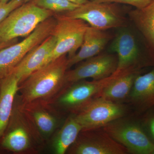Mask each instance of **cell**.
<instances>
[{
  "label": "cell",
  "mask_w": 154,
  "mask_h": 154,
  "mask_svg": "<svg viewBox=\"0 0 154 154\" xmlns=\"http://www.w3.org/2000/svg\"><path fill=\"white\" fill-rule=\"evenodd\" d=\"M152 154H154V151L152 153Z\"/></svg>",
  "instance_id": "obj_29"
},
{
  "label": "cell",
  "mask_w": 154,
  "mask_h": 154,
  "mask_svg": "<svg viewBox=\"0 0 154 154\" xmlns=\"http://www.w3.org/2000/svg\"><path fill=\"white\" fill-rule=\"evenodd\" d=\"M19 87V80L13 72L0 80V140L11 118Z\"/></svg>",
  "instance_id": "obj_18"
},
{
  "label": "cell",
  "mask_w": 154,
  "mask_h": 154,
  "mask_svg": "<svg viewBox=\"0 0 154 154\" xmlns=\"http://www.w3.org/2000/svg\"><path fill=\"white\" fill-rule=\"evenodd\" d=\"M140 121L149 138L154 144V107L143 113Z\"/></svg>",
  "instance_id": "obj_22"
},
{
  "label": "cell",
  "mask_w": 154,
  "mask_h": 154,
  "mask_svg": "<svg viewBox=\"0 0 154 154\" xmlns=\"http://www.w3.org/2000/svg\"><path fill=\"white\" fill-rule=\"evenodd\" d=\"M118 73L115 72L102 79L81 80L65 86L49 103L61 113L75 114L115 79Z\"/></svg>",
  "instance_id": "obj_4"
},
{
  "label": "cell",
  "mask_w": 154,
  "mask_h": 154,
  "mask_svg": "<svg viewBox=\"0 0 154 154\" xmlns=\"http://www.w3.org/2000/svg\"><path fill=\"white\" fill-rule=\"evenodd\" d=\"M23 3V2L18 0H11L5 4L0 5V23L12 11Z\"/></svg>",
  "instance_id": "obj_24"
},
{
  "label": "cell",
  "mask_w": 154,
  "mask_h": 154,
  "mask_svg": "<svg viewBox=\"0 0 154 154\" xmlns=\"http://www.w3.org/2000/svg\"><path fill=\"white\" fill-rule=\"evenodd\" d=\"M17 41H18V38L14 39V40H12V41L8 42H0V50L5 48V47H8L9 45H11L16 43L17 42Z\"/></svg>",
  "instance_id": "obj_25"
},
{
  "label": "cell",
  "mask_w": 154,
  "mask_h": 154,
  "mask_svg": "<svg viewBox=\"0 0 154 154\" xmlns=\"http://www.w3.org/2000/svg\"><path fill=\"white\" fill-rule=\"evenodd\" d=\"M96 2L111 3L130 5L135 8L141 9L150 4L154 0H89Z\"/></svg>",
  "instance_id": "obj_23"
},
{
  "label": "cell",
  "mask_w": 154,
  "mask_h": 154,
  "mask_svg": "<svg viewBox=\"0 0 154 154\" xmlns=\"http://www.w3.org/2000/svg\"><path fill=\"white\" fill-rule=\"evenodd\" d=\"M22 105L38 131L47 142L61 126L62 113L48 102H34Z\"/></svg>",
  "instance_id": "obj_13"
},
{
  "label": "cell",
  "mask_w": 154,
  "mask_h": 154,
  "mask_svg": "<svg viewBox=\"0 0 154 154\" xmlns=\"http://www.w3.org/2000/svg\"><path fill=\"white\" fill-rule=\"evenodd\" d=\"M67 54L41 67L19 85V95L23 104L49 103L64 88L68 70Z\"/></svg>",
  "instance_id": "obj_1"
},
{
  "label": "cell",
  "mask_w": 154,
  "mask_h": 154,
  "mask_svg": "<svg viewBox=\"0 0 154 154\" xmlns=\"http://www.w3.org/2000/svg\"><path fill=\"white\" fill-rule=\"evenodd\" d=\"M70 154H126L127 149L102 128L82 131L66 152Z\"/></svg>",
  "instance_id": "obj_11"
},
{
  "label": "cell",
  "mask_w": 154,
  "mask_h": 154,
  "mask_svg": "<svg viewBox=\"0 0 154 154\" xmlns=\"http://www.w3.org/2000/svg\"><path fill=\"white\" fill-rule=\"evenodd\" d=\"M82 131V127L74 114L69 116L53 136L51 145L54 152L56 154L66 153Z\"/></svg>",
  "instance_id": "obj_20"
},
{
  "label": "cell",
  "mask_w": 154,
  "mask_h": 154,
  "mask_svg": "<svg viewBox=\"0 0 154 154\" xmlns=\"http://www.w3.org/2000/svg\"><path fill=\"white\" fill-rule=\"evenodd\" d=\"M42 8L48 10L55 14H62L72 11L78 5L68 0H30Z\"/></svg>",
  "instance_id": "obj_21"
},
{
  "label": "cell",
  "mask_w": 154,
  "mask_h": 154,
  "mask_svg": "<svg viewBox=\"0 0 154 154\" xmlns=\"http://www.w3.org/2000/svg\"><path fill=\"white\" fill-rule=\"evenodd\" d=\"M79 63L75 68L66 71L64 88L88 78L98 80L110 76L117 69L118 58L114 54L101 53Z\"/></svg>",
  "instance_id": "obj_12"
},
{
  "label": "cell",
  "mask_w": 154,
  "mask_h": 154,
  "mask_svg": "<svg viewBox=\"0 0 154 154\" xmlns=\"http://www.w3.org/2000/svg\"><path fill=\"white\" fill-rule=\"evenodd\" d=\"M54 16L56 23L52 35L55 36L56 42L45 65L64 54H68V58L73 56L81 47L89 26L82 20L69 18L62 14H55Z\"/></svg>",
  "instance_id": "obj_8"
},
{
  "label": "cell",
  "mask_w": 154,
  "mask_h": 154,
  "mask_svg": "<svg viewBox=\"0 0 154 154\" xmlns=\"http://www.w3.org/2000/svg\"><path fill=\"white\" fill-rule=\"evenodd\" d=\"M127 108L122 103L94 98L77 113L75 118L82 131L102 128L111 122L125 116Z\"/></svg>",
  "instance_id": "obj_10"
},
{
  "label": "cell",
  "mask_w": 154,
  "mask_h": 154,
  "mask_svg": "<svg viewBox=\"0 0 154 154\" xmlns=\"http://www.w3.org/2000/svg\"><path fill=\"white\" fill-rule=\"evenodd\" d=\"M69 2L78 5H82L84 4H86L89 2V0H68Z\"/></svg>",
  "instance_id": "obj_26"
},
{
  "label": "cell",
  "mask_w": 154,
  "mask_h": 154,
  "mask_svg": "<svg viewBox=\"0 0 154 154\" xmlns=\"http://www.w3.org/2000/svg\"><path fill=\"white\" fill-rule=\"evenodd\" d=\"M66 17L80 19L89 26L102 30L125 27L126 19L115 3L89 1L72 11L62 13Z\"/></svg>",
  "instance_id": "obj_7"
},
{
  "label": "cell",
  "mask_w": 154,
  "mask_h": 154,
  "mask_svg": "<svg viewBox=\"0 0 154 154\" xmlns=\"http://www.w3.org/2000/svg\"><path fill=\"white\" fill-rule=\"evenodd\" d=\"M56 23L54 16L42 22L22 41L0 50V80L12 72L31 50L52 35Z\"/></svg>",
  "instance_id": "obj_6"
},
{
  "label": "cell",
  "mask_w": 154,
  "mask_h": 154,
  "mask_svg": "<svg viewBox=\"0 0 154 154\" xmlns=\"http://www.w3.org/2000/svg\"><path fill=\"white\" fill-rule=\"evenodd\" d=\"M56 42L55 36L50 35L31 50L22 59L12 72L18 78L19 85L32 73L46 64L48 59L54 48Z\"/></svg>",
  "instance_id": "obj_14"
},
{
  "label": "cell",
  "mask_w": 154,
  "mask_h": 154,
  "mask_svg": "<svg viewBox=\"0 0 154 154\" xmlns=\"http://www.w3.org/2000/svg\"><path fill=\"white\" fill-rule=\"evenodd\" d=\"M9 0H0V5L5 4L9 2Z\"/></svg>",
  "instance_id": "obj_27"
},
{
  "label": "cell",
  "mask_w": 154,
  "mask_h": 154,
  "mask_svg": "<svg viewBox=\"0 0 154 154\" xmlns=\"http://www.w3.org/2000/svg\"><path fill=\"white\" fill-rule=\"evenodd\" d=\"M46 142L17 94L8 124L0 140L1 148L16 154L37 153Z\"/></svg>",
  "instance_id": "obj_2"
},
{
  "label": "cell",
  "mask_w": 154,
  "mask_h": 154,
  "mask_svg": "<svg viewBox=\"0 0 154 154\" xmlns=\"http://www.w3.org/2000/svg\"><path fill=\"white\" fill-rule=\"evenodd\" d=\"M102 128L124 146L128 153L152 154L154 151V144L146 133L140 120L124 116L111 122Z\"/></svg>",
  "instance_id": "obj_5"
},
{
  "label": "cell",
  "mask_w": 154,
  "mask_h": 154,
  "mask_svg": "<svg viewBox=\"0 0 154 154\" xmlns=\"http://www.w3.org/2000/svg\"><path fill=\"white\" fill-rule=\"evenodd\" d=\"M18 1H21V2H23L24 3H25L29 2V1H30V0H18Z\"/></svg>",
  "instance_id": "obj_28"
},
{
  "label": "cell",
  "mask_w": 154,
  "mask_h": 154,
  "mask_svg": "<svg viewBox=\"0 0 154 154\" xmlns=\"http://www.w3.org/2000/svg\"><path fill=\"white\" fill-rule=\"evenodd\" d=\"M141 69L136 66H131L118 71V75L115 79L95 98H103L119 103L128 99L135 80L140 74Z\"/></svg>",
  "instance_id": "obj_15"
},
{
  "label": "cell",
  "mask_w": 154,
  "mask_h": 154,
  "mask_svg": "<svg viewBox=\"0 0 154 154\" xmlns=\"http://www.w3.org/2000/svg\"><path fill=\"white\" fill-rule=\"evenodd\" d=\"M55 14L32 1L23 3L0 23V42H8L19 37H27L39 24Z\"/></svg>",
  "instance_id": "obj_3"
},
{
  "label": "cell",
  "mask_w": 154,
  "mask_h": 154,
  "mask_svg": "<svg viewBox=\"0 0 154 154\" xmlns=\"http://www.w3.org/2000/svg\"><path fill=\"white\" fill-rule=\"evenodd\" d=\"M110 38V34L105 30H98L89 26L79 51L72 57L68 58V70L75 65L101 53Z\"/></svg>",
  "instance_id": "obj_16"
},
{
  "label": "cell",
  "mask_w": 154,
  "mask_h": 154,
  "mask_svg": "<svg viewBox=\"0 0 154 154\" xmlns=\"http://www.w3.org/2000/svg\"><path fill=\"white\" fill-rule=\"evenodd\" d=\"M125 27L120 29L110 44L109 51L116 53L118 64L116 71L131 66L140 68L154 66V56L149 50L142 48L135 35Z\"/></svg>",
  "instance_id": "obj_9"
},
{
  "label": "cell",
  "mask_w": 154,
  "mask_h": 154,
  "mask_svg": "<svg viewBox=\"0 0 154 154\" xmlns=\"http://www.w3.org/2000/svg\"><path fill=\"white\" fill-rule=\"evenodd\" d=\"M128 99L140 113L154 107V69L137 76Z\"/></svg>",
  "instance_id": "obj_17"
},
{
  "label": "cell",
  "mask_w": 154,
  "mask_h": 154,
  "mask_svg": "<svg viewBox=\"0 0 154 154\" xmlns=\"http://www.w3.org/2000/svg\"><path fill=\"white\" fill-rule=\"evenodd\" d=\"M128 16L154 55V1L144 8L130 11Z\"/></svg>",
  "instance_id": "obj_19"
}]
</instances>
